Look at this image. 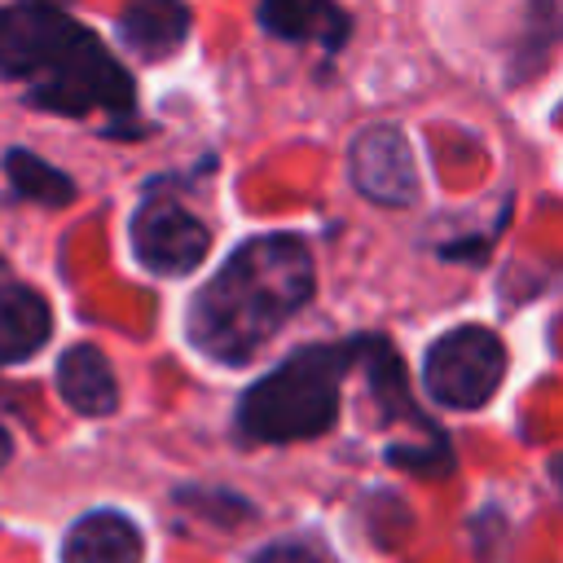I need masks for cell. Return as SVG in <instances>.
<instances>
[{"label":"cell","instance_id":"cell-1","mask_svg":"<svg viewBox=\"0 0 563 563\" xmlns=\"http://www.w3.org/2000/svg\"><path fill=\"white\" fill-rule=\"evenodd\" d=\"M317 273L295 233L246 238L189 303V339L220 365H246L308 299Z\"/></svg>","mask_w":563,"mask_h":563},{"label":"cell","instance_id":"cell-2","mask_svg":"<svg viewBox=\"0 0 563 563\" xmlns=\"http://www.w3.org/2000/svg\"><path fill=\"white\" fill-rule=\"evenodd\" d=\"M0 75L26 84V101L57 114L132 110V79L106 44L48 0L0 9Z\"/></svg>","mask_w":563,"mask_h":563},{"label":"cell","instance_id":"cell-3","mask_svg":"<svg viewBox=\"0 0 563 563\" xmlns=\"http://www.w3.org/2000/svg\"><path fill=\"white\" fill-rule=\"evenodd\" d=\"M352 347H299L273 374H264L238 405V427L251 440H308L330 431L339 413V383Z\"/></svg>","mask_w":563,"mask_h":563},{"label":"cell","instance_id":"cell-4","mask_svg":"<svg viewBox=\"0 0 563 563\" xmlns=\"http://www.w3.org/2000/svg\"><path fill=\"white\" fill-rule=\"evenodd\" d=\"M506 374V347L484 325H457L440 334L422 361L427 391L449 409H479L493 400Z\"/></svg>","mask_w":563,"mask_h":563},{"label":"cell","instance_id":"cell-5","mask_svg":"<svg viewBox=\"0 0 563 563\" xmlns=\"http://www.w3.org/2000/svg\"><path fill=\"white\" fill-rule=\"evenodd\" d=\"M207 224L172 198H145L132 220V251L150 273L185 277L207 260Z\"/></svg>","mask_w":563,"mask_h":563},{"label":"cell","instance_id":"cell-6","mask_svg":"<svg viewBox=\"0 0 563 563\" xmlns=\"http://www.w3.org/2000/svg\"><path fill=\"white\" fill-rule=\"evenodd\" d=\"M347 172H352V185L369 202H383V207L418 202V163H413L405 132L391 123H374L356 132L347 150Z\"/></svg>","mask_w":563,"mask_h":563},{"label":"cell","instance_id":"cell-7","mask_svg":"<svg viewBox=\"0 0 563 563\" xmlns=\"http://www.w3.org/2000/svg\"><path fill=\"white\" fill-rule=\"evenodd\" d=\"M141 554H145V541L136 523L119 510L84 515L62 541V563H141Z\"/></svg>","mask_w":563,"mask_h":563},{"label":"cell","instance_id":"cell-8","mask_svg":"<svg viewBox=\"0 0 563 563\" xmlns=\"http://www.w3.org/2000/svg\"><path fill=\"white\" fill-rule=\"evenodd\" d=\"M57 391H62V400L75 413H88V418H101V413H110L119 405L114 369H110V361L92 343H75V347L62 352V361H57Z\"/></svg>","mask_w":563,"mask_h":563},{"label":"cell","instance_id":"cell-9","mask_svg":"<svg viewBox=\"0 0 563 563\" xmlns=\"http://www.w3.org/2000/svg\"><path fill=\"white\" fill-rule=\"evenodd\" d=\"M119 35L136 57L158 62L185 44L189 9H185V0H132L119 13Z\"/></svg>","mask_w":563,"mask_h":563},{"label":"cell","instance_id":"cell-10","mask_svg":"<svg viewBox=\"0 0 563 563\" xmlns=\"http://www.w3.org/2000/svg\"><path fill=\"white\" fill-rule=\"evenodd\" d=\"M53 312L40 290L4 286L0 290V361H26L48 343Z\"/></svg>","mask_w":563,"mask_h":563},{"label":"cell","instance_id":"cell-11","mask_svg":"<svg viewBox=\"0 0 563 563\" xmlns=\"http://www.w3.org/2000/svg\"><path fill=\"white\" fill-rule=\"evenodd\" d=\"M260 22L264 31L282 40H321V44H343L347 35V13L334 9L330 0H260Z\"/></svg>","mask_w":563,"mask_h":563},{"label":"cell","instance_id":"cell-12","mask_svg":"<svg viewBox=\"0 0 563 563\" xmlns=\"http://www.w3.org/2000/svg\"><path fill=\"white\" fill-rule=\"evenodd\" d=\"M4 172H9V185L31 198V202H44V207H66L75 198V185L66 172H57L53 163H44L40 154L31 150H9L4 154Z\"/></svg>","mask_w":563,"mask_h":563},{"label":"cell","instance_id":"cell-13","mask_svg":"<svg viewBox=\"0 0 563 563\" xmlns=\"http://www.w3.org/2000/svg\"><path fill=\"white\" fill-rule=\"evenodd\" d=\"M563 35V0H532V22H528V35H523V53H519V66H537L545 57V48Z\"/></svg>","mask_w":563,"mask_h":563},{"label":"cell","instance_id":"cell-14","mask_svg":"<svg viewBox=\"0 0 563 563\" xmlns=\"http://www.w3.org/2000/svg\"><path fill=\"white\" fill-rule=\"evenodd\" d=\"M251 563H325L317 550H308V545H295V541H277V545H264Z\"/></svg>","mask_w":563,"mask_h":563},{"label":"cell","instance_id":"cell-15","mask_svg":"<svg viewBox=\"0 0 563 563\" xmlns=\"http://www.w3.org/2000/svg\"><path fill=\"white\" fill-rule=\"evenodd\" d=\"M9 453H13V440H9V431H4V427H0V466H4V462H9Z\"/></svg>","mask_w":563,"mask_h":563},{"label":"cell","instance_id":"cell-16","mask_svg":"<svg viewBox=\"0 0 563 563\" xmlns=\"http://www.w3.org/2000/svg\"><path fill=\"white\" fill-rule=\"evenodd\" d=\"M550 471H554V479H559V484H563V453H559V457H554V466H550Z\"/></svg>","mask_w":563,"mask_h":563},{"label":"cell","instance_id":"cell-17","mask_svg":"<svg viewBox=\"0 0 563 563\" xmlns=\"http://www.w3.org/2000/svg\"><path fill=\"white\" fill-rule=\"evenodd\" d=\"M0 290H4V260H0Z\"/></svg>","mask_w":563,"mask_h":563}]
</instances>
